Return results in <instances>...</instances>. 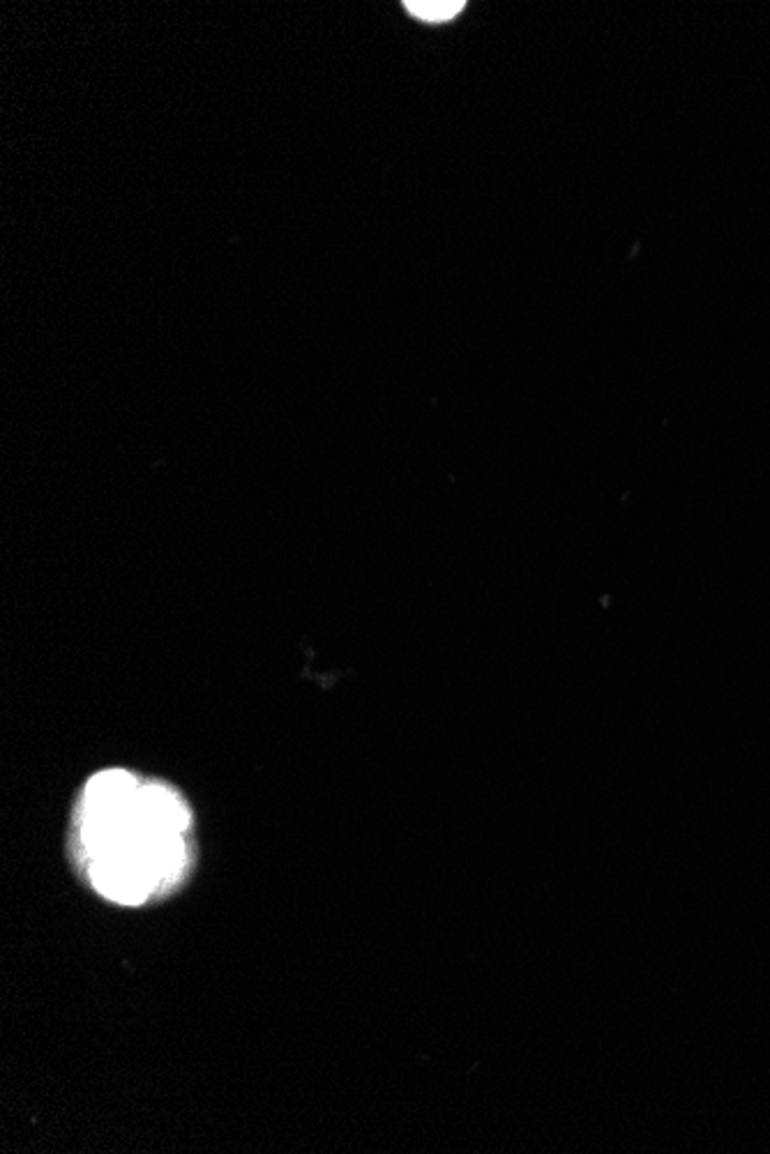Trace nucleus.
Returning a JSON list of instances; mask_svg holds the SVG:
<instances>
[{
	"mask_svg": "<svg viewBox=\"0 0 770 1154\" xmlns=\"http://www.w3.org/2000/svg\"><path fill=\"white\" fill-rule=\"evenodd\" d=\"M405 8L425 23H446L455 19L466 3L464 0H407Z\"/></svg>",
	"mask_w": 770,
	"mask_h": 1154,
	"instance_id": "2",
	"label": "nucleus"
},
{
	"mask_svg": "<svg viewBox=\"0 0 770 1154\" xmlns=\"http://www.w3.org/2000/svg\"><path fill=\"white\" fill-rule=\"evenodd\" d=\"M185 802L162 784L111 770L92 776L81 802V841L99 892L144 901L185 860Z\"/></svg>",
	"mask_w": 770,
	"mask_h": 1154,
	"instance_id": "1",
	"label": "nucleus"
}]
</instances>
